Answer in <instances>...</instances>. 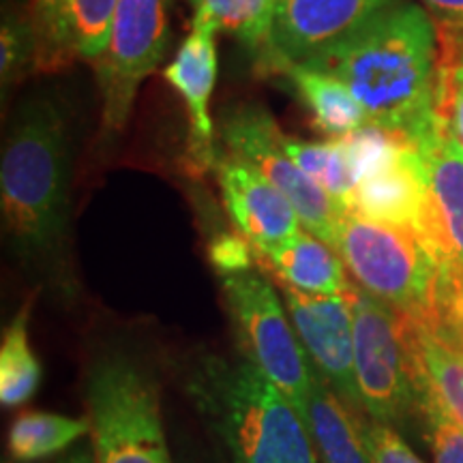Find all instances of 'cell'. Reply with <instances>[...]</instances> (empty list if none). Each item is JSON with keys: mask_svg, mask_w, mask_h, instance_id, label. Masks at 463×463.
Returning a JSON list of instances; mask_svg holds the SVG:
<instances>
[{"mask_svg": "<svg viewBox=\"0 0 463 463\" xmlns=\"http://www.w3.org/2000/svg\"><path fill=\"white\" fill-rule=\"evenodd\" d=\"M439 33L422 5L392 0L337 48L307 62L350 89L378 125L414 142L436 120Z\"/></svg>", "mask_w": 463, "mask_h": 463, "instance_id": "obj_1", "label": "cell"}, {"mask_svg": "<svg viewBox=\"0 0 463 463\" xmlns=\"http://www.w3.org/2000/svg\"><path fill=\"white\" fill-rule=\"evenodd\" d=\"M3 219L24 260L54 258L65 241L69 148L62 114L45 97L28 101L11 127L0 164Z\"/></svg>", "mask_w": 463, "mask_h": 463, "instance_id": "obj_2", "label": "cell"}, {"mask_svg": "<svg viewBox=\"0 0 463 463\" xmlns=\"http://www.w3.org/2000/svg\"><path fill=\"white\" fill-rule=\"evenodd\" d=\"M189 392L232 463H320L305 416L247 358H206Z\"/></svg>", "mask_w": 463, "mask_h": 463, "instance_id": "obj_3", "label": "cell"}, {"mask_svg": "<svg viewBox=\"0 0 463 463\" xmlns=\"http://www.w3.org/2000/svg\"><path fill=\"white\" fill-rule=\"evenodd\" d=\"M335 249L358 288L416 320H430L463 292V270L439 264L414 228L345 213Z\"/></svg>", "mask_w": 463, "mask_h": 463, "instance_id": "obj_4", "label": "cell"}, {"mask_svg": "<svg viewBox=\"0 0 463 463\" xmlns=\"http://www.w3.org/2000/svg\"><path fill=\"white\" fill-rule=\"evenodd\" d=\"M97 463H172L157 382L127 354H108L86 378Z\"/></svg>", "mask_w": 463, "mask_h": 463, "instance_id": "obj_5", "label": "cell"}, {"mask_svg": "<svg viewBox=\"0 0 463 463\" xmlns=\"http://www.w3.org/2000/svg\"><path fill=\"white\" fill-rule=\"evenodd\" d=\"M345 294L354 314V373L363 410L384 425H403L420 414V397L402 314L358 286Z\"/></svg>", "mask_w": 463, "mask_h": 463, "instance_id": "obj_6", "label": "cell"}, {"mask_svg": "<svg viewBox=\"0 0 463 463\" xmlns=\"http://www.w3.org/2000/svg\"><path fill=\"white\" fill-rule=\"evenodd\" d=\"M242 354L303 414L311 392V361L275 288L253 269L222 275Z\"/></svg>", "mask_w": 463, "mask_h": 463, "instance_id": "obj_7", "label": "cell"}, {"mask_svg": "<svg viewBox=\"0 0 463 463\" xmlns=\"http://www.w3.org/2000/svg\"><path fill=\"white\" fill-rule=\"evenodd\" d=\"M167 34V0H118L106 50L95 61L108 133L127 125L137 89L165 54Z\"/></svg>", "mask_w": 463, "mask_h": 463, "instance_id": "obj_8", "label": "cell"}, {"mask_svg": "<svg viewBox=\"0 0 463 463\" xmlns=\"http://www.w3.org/2000/svg\"><path fill=\"white\" fill-rule=\"evenodd\" d=\"M283 136L286 133L279 131L262 108H236L222 120V140L230 155L247 161L269 178L298 213L303 228L335 247L344 213L320 184L294 164L283 146Z\"/></svg>", "mask_w": 463, "mask_h": 463, "instance_id": "obj_9", "label": "cell"}, {"mask_svg": "<svg viewBox=\"0 0 463 463\" xmlns=\"http://www.w3.org/2000/svg\"><path fill=\"white\" fill-rule=\"evenodd\" d=\"M392 0H277L270 65H307L337 48Z\"/></svg>", "mask_w": 463, "mask_h": 463, "instance_id": "obj_10", "label": "cell"}, {"mask_svg": "<svg viewBox=\"0 0 463 463\" xmlns=\"http://www.w3.org/2000/svg\"><path fill=\"white\" fill-rule=\"evenodd\" d=\"M289 320L317 373L354 412H364L354 373V314L347 294H307L286 286Z\"/></svg>", "mask_w": 463, "mask_h": 463, "instance_id": "obj_11", "label": "cell"}, {"mask_svg": "<svg viewBox=\"0 0 463 463\" xmlns=\"http://www.w3.org/2000/svg\"><path fill=\"white\" fill-rule=\"evenodd\" d=\"M215 172L230 219L260 256L286 245L298 234L303 225L298 213L256 167L228 155L217 159Z\"/></svg>", "mask_w": 463, "mask_h": 463, "instance_id": "obj_12", "label": "cell"}, {"mask_svg": "<svg viewBox=\"0 0 463 463\" xmlns=\"http://www.w3.org/2000/svg\"><path fill=\"white\" fill-rule=\"evenodd\" d=\"M215 28L194 17L191 31L176 52L174 61L164 69V78L183 97L189 116V157L198 170L217 165L215 127H213L211 103L217 82Z\"/></svg>", "mask_w": 463, "mask_h": 463, "instance_id": "obj_13", "label": "cell"}, {"mask_svg": "<svg viewBox=\"0 0 463 463\" xmlns=\"http://www.w3.org/2000/svg\"><path fill=\"white\" fill-rule=\"evenodd\" d=\"M430 202L425 165L414 144L405 142L395 157L358 181L350 213L419 232Z\"/></svg>", "mask_w": 463, "mask_h": 463, "instance_id": "obj_14", "label": "cell"}, {"mask_svg": "<svg viewBox=\"0 0 463 463\" xmlns=\"http://www.w3.org/2000/svg\"><path fill=\"white\" fill-rule=\"evenodd\" d=\"M403 337L414 364V380L425 408H438L463 427V354L430 324L403 316Z\"/></svg>", "mask_w": 463, "mask_h": 463, "instance_id": "obj_15", "label": "cell"}, {"mask_svg": "<svg viewBox=\"0 0 463 463\" xmlns=\"http://www.w3.org/2000/svg\"><path fill=\"white\" fill-rule=\"evenodd\" d=\"M425 165L427 187L450 247L463 269V148L449 120L436 112V120L412 142Z\"/></svg>", "mask_w": 463, "mask_h": 463, "instance_id": "obj_16", "label": "cell"}, {"mask_svg": "<svg viewBox=\"0 0 463 463\" xmlns=\"http://www.w3.org/2000/svg\"><path fill=\"white\" fill-rule=\"evenodd\" d=\"M311 392L303 416L314 438L320 463H373L363 430V412L341 402L326 380L311 364Z\"/></svg>", "mask_w": 463, "mask_h": 463, "instance_id": "obj_17", "label": "cell"}, {"mask_svg": "<svg viewBox=\"0 0 463 463\" xmlns=\"http://www.w3.org/2000/svg\"><path fill=\"white\" fill-rule=\"evenodd\" d=\"M270 269L288 283L307 294H345L350 281L345 277V264L335 247L300 230L286 245L273 249L266 256Z\"/></svg>", "mask_w": 463, "mask_h": 463, "instance_id": "obj_18", "label": "cell"}, {"mask_svg": "<svg viewBox=\"0 0 463 463\" xmlns=\"http://www.w3.org/2000/svg\"><path fill=\"white\" fill-rule=\"evenodd\" d=\"M283 71L328 140H344L367 125L363 106L341 80L305 65L286 67Z\"/></svg>", "mask_w": 463, "mask_h": 463, "instance_id": "obj_19", "label": "cell"}, {"mask_svg": "<svg viewBox=\"0 0 463 463\" xmlns=\"http://www.w3.org/2000/svg\"><path fill=\"white\" fill-rule=\"evenodd\" d=\"M90 431V419L52 412L17 414L9 430V455L15 463H33L48 459L84 438Z\"/></svg>", "mask_w": 463, "mask_h": 463, "instance_id": "obj_20", "label": "cell"}, {"mask_svg": "<svg viewBox=\"0 0 463 463\" xmlns=\"http://www.w3.org/2000/svg\"><path fill=\"white\" fill-rule=\"evenodd\" d=\"M283 146H286V153L292 157L294 164L337 202L344 215L350 213L358 174L344 142H303L283 136Z\"/></svg>", "mask_w": 463, "mask_h": 463, "instance_id": "obj_21", "label": "cell"}, {"mask_svg": "<svg viewBox=\"0 0 463 463\" xmlns=\"http://www.w3.org/2000/svg\"><path fill=\"white\" fill-rule=\"evenodd\" d=\"M31 303L11 320L0 345V402L5 408L26 403L42 384V364L28 339Z\"/></svg>", "mask_w": 463, "mask_h": 463, "instance_id": "obj_22", "label": "cell"}, {"mask_svg": "<svg viewBox=\"0 0 463 463\" xmlns=\"http://www.w3.org/2000/svg\"><path fill=\"white\" fill-rule=\"evenodd\" d=\"M195 15L249 50L269 48L277 0H194Z\"/></svg>", "mask_w": 463, "mask_h": 463, "instance_id": "obj_23", "label": "cell"}, {"mask_svg": "<svg viewBox=\"0 0 463 463\" xmlns=\"http://www.w3.org/2000/svg\"><path fill=\"white\" fill-rule=\"evenodd\" d=\"M73 0H33L31 28L34 39V67L58 71L69 58V9Z\"/></svg>", "mask_w": 463, "mask_h": 463, "instance_id": "obj_24", "label": "cell"}, {"mask_svg": "<svg viewBox=\"0 0 463 463\" xmlns=\"http://www.w3.org/2000/svg\"><path fill=\"white\" fill-rule=\"evenodd\" d=\"M118 0H73L69 9V58L95 62L106 50Z\"/></svg>", "mask_w": 463, "mask_h": 463, "instance_id": "obj_25", "label": "cell"}, {"mask_svg": "<svg viewBox=\"0 0 463 463\" xmlns=\"http://www.w3.org/2000/svg\"><path fill=\"white\" fill-rule=\"evenodd\" d=\"M442 45L439 58V82L436 97V112L449 120L457 142L463 148V52Z\"/></svg>", "mask_w": 463, "mask_h": 463, "instance_id": "obj_26", "label": "cell"}, {"mask_svg": "<svg viewBox=\"0 0 463 463\" xmlns=\"http://www.w3.org/2000/svg\"><path fill=\"white\" fill-rule=\"evenodd\" d=\"M433 461L436 463H463V427L439 412L438 408L422 410Z\"/></svg>", "mask_w": 463, "mask_h": 463, "instance_id": "obj_27", "label": "cell"}, {"mask_svg": "<svg viewBox=\"0 0 463 463\" xmlns=\"http://www.w3.org/2000/svg\"><path fill=\"white\" fill-rule=\"evenodd\" d=\"M363 430L373 463H425L405 444V439L395 431V427L364 416Z\"/></svg>", "mask_w": 463, "mask_h": 463, "instance_id": "obj_28", "label": "cell"}, {"mask_svg": "<svg viewBox=\"0 0 463 463\" xmlns=\"http://www.w3.org/2000/svg\"><path fill=\"white\" fill-rule=\"evenodd\" d=\"M0 73H3V84H9L28 61L34 62V39L31 28L15 24V22H5L3 34H0Z\"/></svg>", "mask_w": 463, "mask_h": 463, "instance_id": "obj_29", "label": "cell"}, {"mask_svg": "<svg viewBox=\"0 0 463 463\" xmlns=\"http://www.w3.org/2000/svg\"><path fill=\"white\" fill-rule=\"evenodd\" d=\"M249 241L236 234H219L213 239L211 249H208V256H211L213 269L215 273L232 275V273H242L253 266L251 249H249Z\"/></svg>", "mask_w": 463, "mask_h": 463, "instance_id": "obj_30", "label": "cell"}, {"mask_svg": "<svg viewBox=\"0 0 463 463\" xmlns=\"http://www.w3.org/2000/svg\"><path fill=\"white\" fill-rule=\"evenodd\" d=\"M436 22L439 42L463 52V0H420Z\"/></svg>", "mask_w": 463, "mask_h": 463, "instance_id": "obj_31", "label": "cell"}, {"mask_svg": "<svg viewBox=\"0 0 463 463\" xmlns=\"http://www.w3.org/2000/svg\"><path fill=\"white\" fill-rule=\"evenodd\" d=\"M58 463H97L95 449H90V447H86V444H82V447L73 449L67 457H62V459Z\"/></svg>", "mask_w": 463, "mask_h": 463, "instance_id": "obj_32", "label": "cell"}, {"mask_svg": "<svg viewBox=\"0 0 463 463\" xmlns=\"http://www.w3.org/2000/svg\"><path fill=\"white\" fill-rule=\"evenodd\" d=\"M5 463H9V461H5ZM14 463H15V461H14Z\"/></svg>", "mask_w": 463, "mask_h": 463, "instance_id": "obj_33", "label": "cell"}, {"mask_svg": "<svg viewBox=\"0 0 463 463\" xmlns=\"http://www.w3.org/2000/svg\"><path fill=\"white\" fill-rule=\"evenodd\" d=\"M191 3H194V0H191Z\"/></svg>", "mask_w": 463, "mask_h": 463, "instance_id": "obj_34", "label": "cell"}]
</instances>
